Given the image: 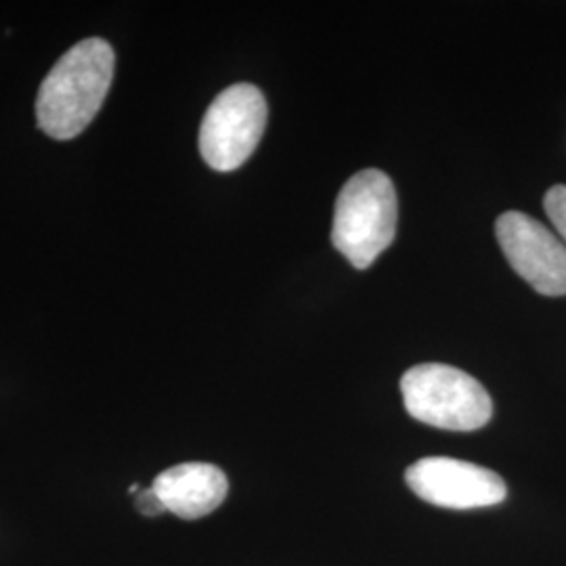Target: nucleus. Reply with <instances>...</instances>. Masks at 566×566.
Segmentation results:
<instances>
[{"mask_svg":"<svg viewBox=\"0 0 566 566\" xmlns=\"http://www.w3.org/2000/svg\"><path fill=\"white\" fill-rule=\"evenodd\" d=\"M151 489L163 500L166 512L182 521H198L223 504L229 481L219 465L185 462L164 470Z\"/></svg>","mask_w":566,"mask_h":566,"instance_id":"7","label":"nucleus"},{"mask_svg":"<svg viewBox=\"0 0 566 566\" xmlns=\"http://www.w3.org/2000/svg\"><path fill=\"white\" fill-rule=\"evenodd\" d=\"M544 208L549 221L558 231V238L566 243V185H556L547 191Z\"/></svg>","mask_w":566,"mask_h":566,"instance_id":"8","label":"nucleus"},{"mask_svg":"<svg viewBox=\"0 0 566 566\" xmlns=\"http://www.w3.org/2000/svg\"><path fill=\"white\" fill-rule=\"evenodd\" d=\"M399 202L390 177L369 168L353 175L338 193L332 243L355 269H367L397 233Z\"/></svg>","mask_w":566,"mask_h":566,"instance_id":"2","label":"nucleus"},{"mask_svg":"<svg viewBox=\"0 0 566 566\" xmlns=\"http://www.w3.org/2000/svg\"><path fill=\"white\" fill-rule=\"evenodd\" d=\"M405 481L420 500L449 510L497 506L507 495L497 472L455 458L418 460L407 468Z\"/></svg>","mask_w":566,"mask_h":566,"instance_id":"5","label":"nucleus"},{"mask_svg":"<svg viewBox=\"0 0 566 566\" xmlns=\"http://www.w3.org/2000/svg\"><path fill=\"white\" fill-rule=\"evenodd\" d=\"M510 266L535 292L566 296V243L533 217L510 210L495 223Z\"/></svg>","mask_w":566,"mask_h":566,"instance_id":"6","label":"nucleus"},{"mask_svg":"<svg viewBox=\"0 0 566 566\" xmlns=\"http://www.w3.org/2000/svg\"><path fill=\"white\" fill-rule=\"evenodd\" d=\"M135 506L142 512L143 516H160L163 512H166L163 500L158 497V493L151 486L149 489H142L135 495Z\"/></svg>","mask_w":566,"mask_h":566,"instance_id":"9","label":"nucleus"},{"mask_svg":"<svg viewBox=\"0 0 566 566\" xmlns=\"http://www.w3.org/2000/svg\"><path fill=\"white\" fill-rule=\"evenodd\" d=\"M269 109L261 88L233 84L210 103L200 126L203 163L219 172L240 168L259 147Z\"/></svg>","mask_w":566,"mask_h":566,"instance_id":"4","label":"nucleus"},{"mask_svg":"<svg viewBox=\"0 0 566 566\" xmlns=\"http://www.w3.org/2000/svg\"><path fill=\"white\" fill-rule=\"evenodd\" d=\"M407 413L422 424L470 432L489 424L493 401L476 378L458 367L422 364L401 378Z\"/></svg>","mask_w":566,"mask_h":566,"instance_id":"3","label":"nucleus"},{"mask_svg":"<svg viewBox=\"0 0 566 566\" xmlns=\"http://www.w3.org/2000/svg\"><path fill=\"white\" fill-rule=\"evenodd\" d=\"M116 55L103 39L76 42L42 81L36 120L55 142H70L99 114L114 81Z\"/></svg>","mask_w":566,"mask_h":566,"instance_id":"1","label":"nucleus"}]
</instances>
